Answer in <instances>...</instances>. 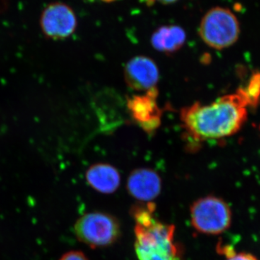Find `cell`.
<instances>
[{"instance_id":"cell-6","label":"cell","mask_w":260,"mask_h":260,"mask_svg":"<svg viewBox=\"0 0 260 260\" xmlns=\"http://www.w3.org/2000/svg\"><path fill=\"white\" fill-rule=\"evenodd\" d=\"M157 87L144 94L134 95L127 99V109L135 121L147 134L151 135L160 127L162 121V109L158 104Z\"/></svg>"},{"instance_id":"cell-8","label":"cell","mask_w":260,"mask_h":260,"mask_svg":"<svg viewBox=\"0 0 260 260\" xmlns=\"http://www.w3.org/2000/svg\"><path fill=\"white\" fill-rule=\"evenodd\" d=\"M124 79L128 86L136 91H148L155 88L159 80L156 63L146 56H137L124 68Z\"/></svg>"},{"instance_id":"cell-16","label":"cell","mask_w":260,"mask_h":260,"mask_svg":"<svg viewBox=\"0 0 260 260\" xmlns=\"http://www.w3.org/2000/svg\"><path fill=\"white\" fill-rule=\"evenodd\" d=\"M102 1L107 2V3H111V2L115 1V0H102Z\"/></svg>"},{"instance_id":"cell-10","label":"cell","mask_w":260,"mask_h":260,"mask_svg":"<svg viewBox=\"0 0 260 260\" xmlns=\"http://www.w3.org/2000/svg\"><path fill=\"white\" fill-rule=\"evenodd\" d=\"M85 178L94 190L103 194H112L120 186L121 176L119 171L109 164H93L87 170Z\"/></svg>"},{"instance_id":"cell-3","label":"cell","mask_w":260,"mask_h":260,"mask_svg":"<svg viewBox=\"0 0 260 260\" xmlns=\"http://www.w3.org/2000/svg\"><path fill=\"white\" fill-rule=\"evenodd\" d=\"M199 34L208 47L222 50L237 42L240 36V25L230 10L215 7L202 18Z\"/></svg>"},{"instance_id":"cell-13","label":"cell","mask_w":260,"mask_h":260,"mask_svg":"<svg viewBox=\"0 0 260 260\" xmlns=\"http://www.w3.org/2000/svg\"><path fill=\"white\" fill-rule=\"evenodd\" d=\"M59 260H89L83 252L80 251H70L65 253Z\"/></svg>"},{"instance_id":"cell-11","label":"cell","mask_w":260,"mask_h":260,"mask_svg":"<svg viewBox=\"0 0 260 260\" xmlns=\"http://www.w3.org/2000/svg\"><path fill=\"white\" fill-rule=\"evenodd\" d=\"M186 39L185 30L179 25H162L153 32L150 44L155 50L171 54L184 47Z\"/></svg>"},{"instance_id":"cell-12","label":"cell","mask_w":260,"mask_h":260,"mask_svg":"<svg viewBox=\"0 0 260 260\" xmlns=\"http://www.w3.org/2000/svg\"><path fill=\"white\" fill-rule=\"evenodd\" d=\"M237 92L245 102L248 109L255 110L260 104V71L251 73L245 86L237 89Z\"/></svg>"},{"instance_id":"cell-15","label":"cell","mask_w":260,"mask_h":260,"mask_svg":"<svg viewBox=\"0 0 260 260\" xmlns=\"http://www.w3.org/2000/svg\"><path fill=\"white\" fill-rule=\"evenodd\" d=\"M155 1L158 2V3H162V4H172V3H176L178 0H155Z\"/></svg>"},{"instance_id":"cell-7","label":"cell","mask_w":260,"mask_h":260,"mask_svg":"<svg viewBox=\"0 0 260 260\" xmlns=\"http://www.w3.org/2000/svg\"><path fill=\"white\" fill-rule=\"evenodd\" d=\"M78 21L74 11L64 3L51 4L44 10L41 25L44 34L54 39L69 37L76 30Z\"/></svg>"},{"instance_id":"cell-1","label":"cell","mask_w":260,"mask_h":260,"mask_svg":"<svg viewBox=\"0 0 260 260\" xmlns=\"http://www.w3.org/2000/svg\"><path fill=\"white\" fill-rule=\"evenodd\" d=\"M247 117V106L237 91L210 104L195 102L180 112L183 127L195 142L232 136L242 129Z\"/></svg>"},{"instance_id":"cell-2","label":"cell","mask_w":260,"mask_h":260,"mask_svg":"<svg viewBox=\"0 0 260 260\" xmlns=\"http://www.w3.org/2000/svg\"><path fill=\"white\" fill-rule=\"evenodd\" d=\"M153 203H140L130 210L134 219L135 251L138 260H184L175 241V225L155 218Z\"/></svg>"},{"instance_id":"cell-4","label":"cell","mask_w":260,"mask_h":260,"mask_svg":"<svg viewBox=\"0 0 260 260\" xmlns=\"http://www.w3.org/2000/svg\"><path fill=\"white\" fill-rule=\"evenodd\" d=\"M191 223L201 234L219 235L232 225V212L222 198L208 195L200 198L190 207Z\"/></svg>"},{"instance_id":"cell-5","label":"cell","mask_w":260,"mask_h":260,"mask_svg":"<svg viewBox=\"0 0 260 260\" xmlns=\"http://www.w3.org/2000/svg\"><path fill=\"white\" fill-rule=\"evenodd\" d=\"M74 232L80 242L92 249L107 247L120 238L121 225L111 214L92 212L78 218Z\"/></svg>"},{"instance_id":"cell-14","label":"cell","mask_w":260,"mask_h":260,"mask_svg":"<svg viewBox=\"0 0 260 260\" xmlns=\"http://www.w3.org/2000/svg\"><path fill=\"white\" fill-rule=\"evenodd\" d=\"M226 260H259L256 256L250 253L240 252L236 253L234 256L227 258Z\"/></svg>"},{"instance_id":"cell-9","label":"cell","mask_w":260,"mask_h":260,"mask_svg":"<svg viewBox=\"0 0 260 260\" xmlns=\"http://www.w3.org/2000/svg\"><path fill=\"white\" fill-rule=\"evenodd\" d=\"M126 189L133 198L140 203H150L161 192V177L153 169H135L128 177Z\"/></svg>"}]
</instances>
